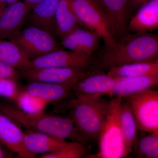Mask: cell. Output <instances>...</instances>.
I'll use <instances>...</instances> for the list:
<instances>
[{
    "instance_id": "cell-1",
    "label": "cell",
    "mask_w": 158,
    "mask_h": 158,
    "mask_svg": "<svg viewBox=\"0 0 158 158\" xmlns=\"http://www.w3.org/2000/svg\"><path fill=\"white\" fill-rule=\"evenodd\" d=\"M158 56L157 35L128 32L113 46L106 47L99 65L109 70L128 63L155 60Z\"/></svg>"
},
{
    "instance_id": "cell-2",
    "label": "cell",
    "mask_w": 158,
    "mask_h": 158,
    "mask_svg": "<svg viewBox=\"0 0 158 158\" xmlns=\"http://www.w3.org/2000/svg\"><path fill=\"white\" fill-rule=\"evenodd\" d=\"M67 104L69 118L73 121L81 143L98 138L109 112L110 101L102 97L74 94Z\"/></svg>"
},
{
    "instance_id": "cell-3",
    "label": "cell",
    "mask_w": 158,
    "mask_h": 158,
    "mask_svg": "<svg viewBox=\"0 0 158 158\" xmlns=\"http://www.w3.org/2000/svg\"><path fill=\"white\" fill-rule=\"evenodd\" d=\"M0 111L28 130L45 133L63 139L80 142L73 121L69 117L46 114L29 115L7 104L0 105Z\"/></svg>"
},
{
    "instance_id": "cell-4",
    "label": "cell",
    "mask_w": 158,
    "mask_h": 158,
    "mask_svg": "<svg viewBox=\"0 0 158 158\" xmlns=\"http://www.w3.org/2000/svg\"><path fill=\"white\" fill-rule=\"evenodd\" d=\"M123 98L110 101L109 112L98 136V152L92 158H123L128 155L119 122V109Z\"/></svg>"
},
{
    "instance_id": "cell-5",
    "label": "cell",
    "mask_w": 158,
    "mask_h": 158,
    "mask_svg": "<svg viewBox=\"0 0 158 158\" xmlns=\"http://www.w3.org/2000/svg\"><path fill=\"white\" fill-rule=\"evenodd\" d=\"M81 25L93 31L102 39L106 47L116 41L112 26L103 9L95 0H69Z\"/></svg>"
},
{
    "instance_id": "cell-6",
    "label": "cell",
    "mask_w": 158,
    "mask_h": 158,
    "mask_svg": "<svg viewBox=\"0 0 158 158\" xmlns=\"http://www.w3.org/2000/svg\"><path fill=\"white\" fill-rule=\"evenodd\" d=\"M129 105L138 129L144 132L158 131V91L149 89L123 98Z\"/></svg>"
},
{
    "instance_id": "cell-7",
    "label": "cell",
    "mask_w": 158,
    "mask_h": 158,
    "mask_svg": "<svg viewBox=\"0 0 158 158\" xmlns=\"http://www.w3.org/2000/svg\"><path fill=\"white\" fill-rule=\"evenodd\" d=\"M9 40L31 60L60 48L54 35L34 26L28 25Z\"/></svg>"
},
{
    "instance_id": "cell-8",
    "label": "cell",
    "mask_w": 158,
    "mask_h": 158,
    "mask_svg": "<svg viewBox=\"0 0 158 158\" xmlns=\"http://www.w3.org/2000/svg\"><path fill=\"white\" fill-rule=\"evenodd\" d=\"M19 71L20 78L28 82H43L71 86L92 73L88 69L53 67L28 68Z\"/></svg>"
},
{
    "instance_id": "cell-9",
    "label": "cell",
    "mask_w": 158,
    "mask_h": 158,
    "mask_svg": "<svg viewBox=\"0 0 158 158\" xmlns=\"http://www.w3.org/2000/svg\"><path fill=\"white\" fill-rule=\"evenodd\" d=\"M94 62L92 55L59 48L31 60L29 68L53 67L88 69Z\"/></svg>"
},
{
    "instance_id": "cell-10",
    "label": "cell",
    "mask_w": 158,
    "mask_h": 158,
    "mask_svg": "<svg viewBox=\"0 0 158 158\" xmlns=\"http://www.w3.org/2000/svg\"><path fill=\"white\" fill-rule=\"evenodd\" d=\"M32 9L22 0L7 6L0 15V40L10 39L19 33Z\"/></svg>"
},
{
    "instance_id": "cell-11",
    "label": "cell",
    "mask_w": 158,
    "mask_h": 158,
    "mask_svg": "<svg viewBox=\"0 0 158 158\" xmlns=\"http://www.w3.org/2000/svg\"><path fill=\"white\" fill-rule=\"evenodd\" d=\"M110 20L117 41L128 33L132 11L128 0H98Z\"/></svg>"
},
{
    "instance_id": "cell-12",
    "label": "cell",
    "mask_w": 158,
    "mask_h": 158,
    "mask_svg": "<svg viewBox=\"0 0 158 158\" xmlns=\"http://www.w3.org/2000/svg\"><path fill=\"white\" fill-rule=\"evenodd\" d=\"M17 124L0 111V143L19 158H31L24 145V132Z\"/></svg>"
},
{
    "instance_id": "cell-13",
    "label": "cell",
    "mask_w": 158,
    "mask_h": 158,
    "mask_svg": "<svg viewBox=\"0 0 158 158\" xmlns=\"http://www.w3.org/2000/svg\"><path fill=\"white\" fill-rule=\"evenodd\" d=\"M100 38L96 33L80 26L61 38L60 44L67 50L92 55L98 48Z\"/></svg>"
},
{
    "instance_id": "cell-14",
    "label": "cell",
    "mask_w": 158,
    "mask_h": 158,
    "mask_svg": "<svg viewBox=\"0 0 158 158\" xmlns=\"http://www.w3.org/2000/svg\"><path fill=\"white\" fill-rule=\"evenodd\" d=\"M115 83V78L101 73H91L72 86L74 94L111 97Z\"/></svg>"
},
{
    "instance_id": "cell-15",
    "label": "cell",
    "mask_w": 158,
    "mask_h": 158,
    "mask_svg": "<svg viewBox=\"0 0 158 158\" xmlns=\"http://www.w3.org/2000/svg\"><path fill=\"white\" fill-rule=\"evenodd\" d=\"M24 145L31 158L37 155H42L56 150L65 145L68 141L45 134L28 130L24 132Z\"/></svg>"
},
{
    "instance_id": "cell-16",
    "label": "cell",
    "mask_w": 158,
    "mask_h": 158,
    "mask_svg": "<svg viewBox=\"0 0 158 158\" xmlns=\"http://www.w3.org/2000/svg\"><path fill=\"white\" fill-rule=\"evenodd\" d=\"M158 27V0H148L130 18L127 31L132 33H149Z\"/></svg>"
},
{
    "instance_id": "cell-17",
    "label": "cell",
    "mask_w": 158,
    "mask_h": 158,
    "mask_svg": "<svg viewBox=\"0 0 158 158\" xmlns=\"http://www.w3.org/2000/svg\"><path fill=\"white\" fill-rule=\"evenodd\" d=\"M71 85L39 81L28 82L22 89L50 103L65 100L74 95Z\"/></svg>"
},
{
    "instance_id": "cell-18",
    "label": "cell",
    "mask_w": 158,
    "mask_h": 158,
    "mask_svg": "<svg viewBox=\"0 0 158 158\" xmlns=\"http://www.w3.org/2000/svg\"><path fill=\"white\" fill-rule=\"evenodd\" d=\"M58 2L59 0H43L38 3L30 11L25 23L56 35L55 13Z\"/></svg>"
},
{
    "instance_id": "cell-19",
    "label": "cell",
    "mask_w": 158,
    "mask_h": 158,
    "mask_svg": "<svg viewBox=\"0 0 158 158\" xmlns=\"http://www.w3.org/2000/svg\"><path fill=\"white\" fill-rule=\"evenodd\" d=\"M115 85L111 97L120 96L123 98L152 88L158 84V74L134 77H115Z\"/></svg>"
},
{
    "instance_id": "cell-20",
    "label": "cell",
    "mask_w": 158,
    "mask_h": 158,
    "mask_svg": "<svg viewBox=\"0 0 158 158\" xmlns=\"http://www.w3.org/2000/svg\"><path fill=\"white\" fill-rule=\"evenodd\" d=\"M80 26L69 0H59L55 13L56 35L62 38Z\"/></svg>"
},
{
    "instance_id": "cell-21",
    "label": "cell",
    "mask_w": 158,
    "mask_h": 158,
    "mask_svg": "<svg viewBox=\"0 0 158 158\" xmlns=\"http://www.w3.org/2000/svg\"><path fill=\"white\" fill-rule=\"evenodd\" d=\"M107 74L112 77H134L158 74V59L128 63L110 69Z\"/></svg>"
},
{
    "instance_id": "cell-22",
    "label": "cell",
    "mask_w": 158,
    "mask_h": 158,
    "mask_svg": "<svg viewBox=\"0 0 158 158\" xmlns=\"http://www.w3.org/2000/svg\"><path fill=\"white\" fill-rule=\"evenodd\" d=\"M0 62L19 70L29 68L31 60L11 40H0Z\"/></svg>"
},
{
    "instance_id": "cell-23",
    "label": "cell",
    "mask_w": 158,
    "mask_h": 158,
    "mask_svg": "<svg viewBox=\"0 0 158 158\" xmlns=\"http://www.w3.org/2000/svg\"><path fill=\"white\" fill-rule=\"evenodd\" d=\"M119 122L126 146L130 154L137 140L138 127L129 105L123 98L119 106Z\"/></svg>"
},
{
    "instance_id": "cell-24",
    "label": "cell",
    "mask_w": 158,
    "mask_h": 158,
    "mask_svg": "<svg viewBox=\"0 0 158 158\" xmlns=\"http://www.w3.org/2000/svg\"><path fill=\"white\" fill-rule=\"evenodd\" d=\"M14 102L19 110L29 115H36L43 113L46 107L50 103L47 101L32 95L21 88Z\"/></svg>"
},
{
    "instance_id": "cell-25",
    "label": "cell",
    "mask_w": 158,
    "mask_h": 158,
    "mask_svg": "<svg viewBox=\"0 0 158 158\" xmlns=\"http://www.w3.org/2000/svg\"><path fill=\"white\" fill-rule=\"evenodd\" d=\"M138 158H158V131L150 133L149 135L136 140L134 147Z\"/></svg>"
},
{
    "instance_id": "cell-26",
    "label": "cell",
    "mask_w": 158,
    "mask_h": 158,
    "mask_svg": "<svg viewBox=\"0 0 158 158\" xmlns=\"http://www.w3.org/2000/svg\"><path fill=\"white\" fill-rule=\"evenodd\" d=\"M87 152L83 144L77 141L68 142L65 145L52 152L38 156L39 158H80Z\"/></svg>"
},
{
    "instance_id": "cell-27",
    "label": "cell",
    "mask_w": 158,
    "mask_h": 158,
    "mask_svg": "<svg viewBox=\"0 0 158 158\" xmlns=\"http://www.w3.org/2000/svg\"><path fill=\"white\" fill-rule=\"evenodd\" d=\"M18 82L13 79L0 78V97L14 102L20 89Z\"/></svg>"
},
{
    "instance_id": "cell-28",
    "label": "cell",
    "mask_w": 158,
    "mask_h": 158,
    "mask_svg": "<svg viewBox=\"0 0 158 158\" xmlns=\"http://www.w3.org/2000/svg\"><path fill=\"white\" fill-rule=\"evenodd\" d=\"M0 78L13 79L17 81L21 78L18 70L1 62H0Z\"/></svg>"
},
{
    "instance_id": "cell-29",
    "label": "cell",
    "mask_w": 158,
    "mask_h": 158,
    "mask_svg": "<svg viewBox=\"0 0 158 158\" xmlns=\"http://www.w3.org/2000/svg\"><path fill=\"white\" fill-rule=\"evenodd\" d=\"M148 1V0H128L132 12L138 9Z\"/></svg>"
},
{
    "instance_id": "cell-30",
    "label": "cell",
    "mask_w": 158,
    "mask_h": 158,
    "mask_svg": "<svg viewBox=\"0 0 158 158\" xmlns=\"http://www.w3.org/2000/svg\"><path fill=\"white\" fill-rule=\"evenodd\" d=\"M43 0H23L25 2L31 9H33L37 4L42 2Z\"/></svg>"
},
{
    "instance_id": "cell-31",
    "label": "cell",
    "mask_w": 158,
    "mask_h": 158,
    "mask_svg": "<svg viewBox=\"0 0 158 158\" xmlns=\"http://www.w3.org/2000/svg\"><path fill=\"white\" fill-rule=\"evenodd\" d=\"M11 157L10 155L0 144V158Z\"/></svg>"
},
{
    "instance_id": "cell-32",
    "label": "cell",
    "mask_w": 158,
    "mask_h": 158,
    "mask_svg": "<svg viewBox=\"0 0 158 158\" xmlns=\"http://www.w3.org/2000/svg\"><path fill=\"white\" fill-rule=\"evenodd\" d=\"M7 6V0H0V15Z\"/></svg>"
},
{
    "instance_id": "cell-33",
    "label": "cell",
    "mask_w": 158,
    "mask_h": 158,
    "mask_svg": "<svg viewBox=\"0 0 158 158\" xmlns=\"http://www.w3.org/2000/svg\"><path fill=\"white\" fill-rule=\"evenodd\" d=\"M20 1H21V0H7V6L13 4V3L17 2Z\"/></svg>"
},
{
    "instance_id": "cell-34",
    "label": "cell",
    "mask_w": 158,
    "mask_h": 158,
    "mask_svg": "<svg viewBox=\"0 0 158 158\" xmlns=\"http://www.w3.org/2000/svg\"><path fill=\"white\" fill-rule=\"evenodd\" d=\"M95 1H96L97 2H98V0H95Z\"/></svg>"
}]
</instances>
